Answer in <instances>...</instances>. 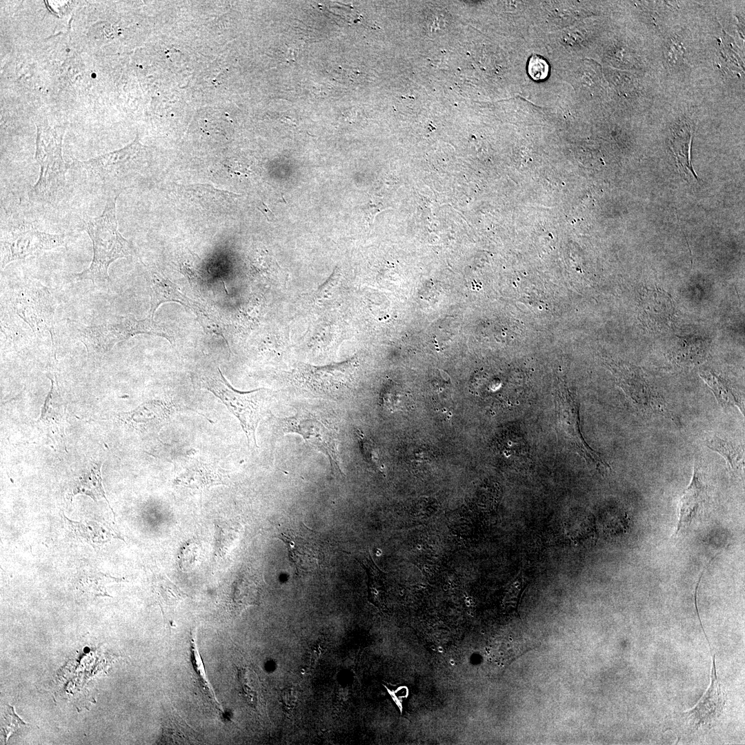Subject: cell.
<instances>
[{
	"label": "cell",
	"instance_id": "6da1fadb",
	"mask_svg": "<svg viewBox=\"0 0 745 745\" xmlns=\"http://www.w3.org/2000/svg\"><path fill=\"white\" fill-rule=\"evenodd\" d=\"M117 197H108L102 214L83 219V228L90 237L93 257L90 266L75 275L79 280H90L94 284H102L110 280L108 268L119 258L135 255L130 241L118 230L116 217Z\"/></svg>",
	"mask_w": 745,
	"mask_h": 745
},
{
	"label": "cell",
	"instance_id": "7a4b0ae2",
	"mask_svg": "<svg viewBox=\"0 0 745 745\" xmlns=\"http://www.w3.org/2000/svg\"><path fill=\"white\" fill-rule=\"evenodd\" d=\"M74 337L86 347L89 357H101L116 344L138 334L156 335L174 342V337L162 324L150 316L138 320L130 314L112 316L99 324L84 326L76 324Z\"/></svg>",
	"mask_w": 745,
	"mask_h": 745
},
{
	"label": "cell",
	"instance_id": "3957f363",
	"mask_svg": "<svg viewBox=\"0 0 745 745\" xmlns=\"http://www.w3.org/2000/svg\"><path fill=\"white\" fill-rule=\"evenodd\" d=\"M275 419L281 434L300 435L309 446L328 458L333 476L344 475L338 450L339 428L330 415L316 408L301 407L291 417Z\"/></svg>",
	"mask_w": 745,
	"mask_h": 745
},
{
	"label": "cell",
	"instance_id": "277c9868",
	"mask_svg": "<svg viewBox=\"0 0 745 745\" xmlns=\"http://www.w3.org/2000/svg\"><path fill=\"white\" fill-rule=\"evenodd\" d=\"M63 129L37 125L35 159L40 171L37 181L28 193L30 200L52 203L62 196L66 185V175L70 166L61 155Z\"/></svg>",
	"mask_w": 745,
	"mask_h": 745
},
{
	"label": "cell",
	"instance_id": "5b68a950",
	"mask_svg": "<svg viewBox=\"0 0 745 745\" xmlns=\"http://www.w3.org/2000/svg\"><path fill=\"white\" fill-rule=\"evenodd\" d=\"M201 386L213 393L239 421L250 448L257 447L255 430L270 404L268 391L259 388L250 392L234 389L219 368L203 374Z\"/></svg>",
	"mask_w": 745,
	"mask_h": 745
},
{
	"label": "cell",
	"instance_id": "8992f818",
	"mask_svg": "<svg viewBox=\"0 0 745 745\" xmlns=\"http://www.w3.org/2000/svg\"><path fill=\"white\" fill-rule=\"evenodd\" d=\"M140 146L134 143L122 150L87 160H74L70 165L84 175L88 187L109 197H117L124 179L141 168Z\"/></svg>",
	"mask_w": 745,
	"mask_h": 745
},
{
	"label": "cell",
	"instance_id": "52a82bcc",
	"mask_svg": "<svg viewBox=\"0 0 745 745\" xmlns=\"http://www.w3.org/2000/svg\"><path fill=\"white\" fill-rule=\"evenodd\" d=\"M9 301L14 312L30 327L36 337L43 338L48 335L54 345L57 304L47 287L37 281H26L14 288Z\"/></svg>",
	"mask_w": 745,
	"mask_h": 745
},
{
	"label": "cell",
	"instance_id": "ba28073f",
	"mask_svg": "<svg viewBox=\"0 0 745 745\" xmlns=\"http://www.w3.org/2000/svg\"><path fill=\"white\" fill-rule=\"evenodd\" d=\"M617 384L622 389L630 404L637 413L648 417H661L675 423L678 419L663 397L652 387L643 372L627 363L608 364Z\"/></svg>",
	"mask_w": 745,
	"mask_h": 745
},
{
	"label": "cell",
	"instance_id": "9c48e42d",
	"mask_svg": "<svg viewBox=\"0 0 745 745\" xmlns=\"http://www.w3.org/2000/svg\"><path fill=\"white\" fill-rule=\"evenodd\" d=\"M63 244V235L39 230L30 223L17 221L8 224L1 228V268L3 270L13 261Z\"/></svg>",
	"mask_w": 745,
	"mask_h": 745
},
{
	"label": "cell",
	"instance_id": "30bf717a",
	"mask_svg": "<svg viewBox=\"0 0 745 745\" xmlns=\"http://www.w3.org/2000/svg\"><path fill=\"white\" fill-rule=\"evenodd\" d=\"M557 424L564 441L601 474L610 470V466L585 441L580 429L579 409L573 397L561 390L556 399Z\"/></svg>",
	"mask_w": 745,
	"mask_h": 745
},
{
	"label": "cell",
	"instance_id": "8fae6325",
	"mask_svg": "<svg viewBox=\"0 0 745 745\" xmlns=\"http://www.w3.org/2000/svg\"><path fill=\"white\" fill-rule=\"evenodd\" d=\"M356 367L352 359L322 367L301 365L296 369L294 377L299 385L313 393L337 395L352 384Z\"/></svg>",
	"mask_w": 745,
	"mask_h": 745
},
{
	"label": "cell",
	"instance_id": "7c38bea8",
	"mask_svg": "<svg viewBox=\"0 0 745 745\" xmlns=\"http://www.w3.org/2000/svg\"><path fill=\"white\" fill-rule=\"evenodd\" d=\"M277 537L287 547L296 575L319 568L324 558V546L316 532L301 523L297 529L281 532Z\"/></svg>",
	"mask_w": 745,
	"mask_h": 745
},
{
	"label": "cell",
	"instance_id": "4fadbf2b",
	"mask_svg": "<svg viewBox=\"0 0 745 745\" xmlns=\"http://www.w3.org/2000/svg\"><path fill=\"white\" fill-rule=\"evenodd\" d=\"M726 695L722 690L718 680L715 655L713 656L710 687L702 696L697 704L682 715V719L686 728L695 731L700 727L708 726L719 716L726 702Z\"/></svg>",
	"mask_w": 745,
	"mask_h": 745
},
{
	"label": "cell",
	"instance_id": "5bb4252c",
	"mask_svg": "<svg viewBox=\"0 0 745 745\" xmlns=\"http://www.w3.org/2000/svg\"><path fill=\"white\" fill-rule=\"evenodd\" d=\"M175 412V406L172 401L153 399L124 413L121 420L130 429L143 433H152L166 425Z\"/></svg>",
	"mask_w": 745,
	"mask_h": 745
},
{
	"label": "cell",
	"instance_id": "9a60e30c",
	"mask_svg": "<svg viewBox=\"0 0 745 745\" xmlns=\"http://www.w3.org/2000/svg\"><path fill=\"white\" fill-rule=\"evenodd\" d=\"M175 485L195 492L226 484L225 471L213 462L195 458L187 462L174 479Z\"/></svg>",
	"mask_w": 745,
	"mask_h": 745
},
{
	"label": "cell",
	"instance_id": "2e32d148",
	"mask_svg": "<svg viewBox=\"0 0 745 745\" xmlns=\"http://www.w3.org/2000/svg\"><path fill=\"white\" fill-rule=\"evenodd\" d=\"M707 500V486L699 466L695 463L691 481L684 492L679 504L678 522L675 537L681 530L690 526L703 514Z\"/></svg>",
	"mask_w": 745,
	"mask_h": 745
},
{
	"label": "cell",
	"instance_id": "e0dca14e",
	"mask_svg": "<svg viewBox=\"0 0 745 745\" xmlns=\"http://www.w3.org/2000/svg\"><path fill=\"white\" fill-rule=\"evenodd\" d=\"M262 585L261 575L249 568L238 571L230 584V608L240 613L244 608L257 602Z\"/></svg>",
	"mask_w": 745,
	"mask_h": 745
},
{
	"label": "cell",
	"instance_id": "ac0fdd59",
	"mask_svg": "<svg viewBox=\"0 0 745 745\" xmlns=\"http://www.w3.org/2000/svg\"><path fill=\"white\" fill-rule=\"evenodd\" d=\"M640 307L642 319L653 330H665L673 321L674 307L665 293L648 290L642 299Z\"/></svg>",
	"mask_w": 745,
	"mask_h": 745
},
{
	"label": "cell",
	"instance_id": "d6986e66",
	"mask_svg": "<svg viewBox=\"0 0 745 745\" xmlns=\"http://www.w3.org/2000/svg\"><path fill=\"white\" fill-rule=\"evenodd\" d=\"M694 127L687 119H679L671 127L670 148L673 153L678 168L686 177H697L691 163V148Z\"/></svg>",
	"mask_w": 745,
	"mask_h": 745
},
{
	"label": "cell",
	"instance_id": "ffe728a7",
	"mask_svg": "<svg viewBox=\"0 0 745 745\" xmlns=\"http://www.w3.org/2000/svg\"><path fill=\"white\" fill-rule=\"evenodd\" d=\"M148 279L151 288L150 315L154 318L155 312L163 303L175 301L189 308L194 313L200 308L197 303L183 295L166 277L152 268L148 270Z\"/></svg>",
	"mask_w": 745,
	"mask_h": 745
},
{
	"label": "cell",
	"instance_id": "44dd1931",
	"mask_svg": "<svg viewBox=\"0 0 745 745\" xmlns=\"http://www.w3.org/2000/svg\"><path fill=\"white\" fill-rule=\"evenodd\" d=\"M51 388L46 399L41 409V415L37 424H39L40 428L46 431L48 436L54 440H63L64 426L63 404H56L59 399L58 384L55 380L50 378Z\"/></svg>",
	"mask_w": 745,
	"mask_h": 745
},
{
	"label": "cell",
	"instance_id": "7402d4cb",
	"mask_svg": "<svg viewBox=\"0 0 745 745\" xmlns=\"http://www.w3.org/2000/svg\"><path fill=\"white\" fill-rule=\"evenodd\" d=\"M700 376L708 385L722 407H737L744 415L743 397L730 384L710 370H703L700 372Z\"/></svg>",
	"mask_w": 745,
	"mask_h": 745
},
{
	"label": "cell",
	"instance_id": "603a6c76",
	"mask_svg": "<svg viewBox=\"0 0 745 745\" xmlns=\"http://www.w3.org/2000/svg\"><path fill=\"white\" fill-rule=\"evenodd\" d=\"M705 444L708 448L718 453L725 459L731 474L737 475L743 472L744 451L742 446L716 435L706 437Z\"/></svg>",
	"mask_w": 745,
	"mask_h": 745
},
{
	"label": "cell",
	"instance_id": "cb8c5ba5",
	"mask_svg": "<svg viewBox=\"0 0 745 745\" xmlns=\"http://www.w3.org/2000/svg\"><path fill=\"white\" fill-rule=\"evenodd\" d=\"M101 464L90 462L74 481L72 495L85 494L97 501L105 498L100 473Z\"/></svg>",
	"mask_w": 745,
	"mask_h": 745
},
{
	"label": "cell",
	"instance_id": "d4e9b609",
	"mask_svg": "<svg viewBox=\"0 0 745 745\" xmlns=\"http://www.w3.org/2000/svg\"><path fill=\"white\" fill-rule=\"evenodd\" d=\"M153 592L163 613L174 609L188 595L166 577H159L153 584Z\"/></svg>",
	"mask_w": 745,
	"mask_h": 745
},
{
	"label": "cell",
	"instance_id": "484cf974",
	"mask_svg": "<svg viewBox=\"0 0 745 745\" xmlns=\"http://www.w3.org/2000/svg\"><path fill=\"white\" fill-rule=\"evenodd\" d=\"M191 731L192 728L181 717L175 714L169 715L165 721L163 735L166 738V742L175 743L176 742L197 741L196 735Z\"/></svg>",
	"mask_w": 745,
	"mask_h": 745
},
{
	"label": "cell",
	"instance_id": "4316f807",
	"mask_svg": "<svg viewBox=\"0 0 745 745\" xmlns=\"http://www.w3.org/2000/svg\"><path fill=\"white\" fill-rule=\"evenodd\" d=\"M686 48L683 39L677 34L668 37L664 45V57L671 70L681 69L686 62Z\"/></svg>",
	"mask_w": 745,
	"mask_h": 745
},
{
	"label": "cell",
	"instance_id": "83f0119b",
	"mask_svg": "<svg viewBox=\"0 0 745 745\" xmlns=\"http://www.w3.org/2000/svg\"><path fill=\"white\" fill-rule=\"evenodd\" d=\"M182 191H183L187 196L191 197L193 199H198L199 201L204 200L205 202L208 199L211 202V200H215L216 202L219 200L222 201H230L231 199L239 196L237 194L216 189L211 185L208 184H194L188 185L182 187Z\"/></svg>",
	"mask_w": 745,
	"mask_h": 745
},
{
	"label": "cell",
	"instance_id": "f1b7e54d",
	"mask_svg": "<svg viewBox=\"0 0 745 745\" xmlns=\"http://www.w3.org/2000/svg\"><path fill=\"white\" fill-rule=\"evenodd\" d=\"M357 435L359 438L361 448L366 459L369 463L378 469L382 467L381 458L378 448L370 439L364 437L359 430H356Z\"/></svg>",
	"mask_w": 745,
	"mask_h": 745
},
{
	"label": "cell",
	"instance_id": "f546056e",
	"mask_svg": "<svg viewBox=\"0 0 745 745\" xmlns=\"http://www.w3.org/2000/svg\"><path fill=\"white\" fill-rule=\"evenodd\" d=\"M528 72L533 79L544 80L548 74V63L542 57L533 54L528 61Z\"/></svg>",
	"mask_w": 745,
	"mask_h": 745
},
{
	"label": "cell",
	"instance_id": "4dcf8cb0",
	"mask_svg": "<svg viewBox=\"0 0 745 745\" xmlns=\"http://www.w3.org/2000/svg\"><path fill=\"white\" fill-rule=\"evenodd\" d=\"M197 549H196L195 548H192L191 545L190 546H186L185 547H183V550L181 553V564H183V562H188L190 567V564H192L196 560V559L195 558L197 556Z\"/></svg>",
	"mask_w": 745,
	"mask_h": 745
},
{
	"label": "cell",
	"instance_id": "1f68e13d",
	"mask_svg": "<svg viewBox=\"0 0 745 745\" xmlns=\"http://www.w3.org/2000/svg\"><path fill=\"white\" fill-rule=\"evenodd\" d=\"M388 691L390 693V694L391 695V696L393 697L394 701L399 706V707L401 708V704H400L401 701H400V699L404 698V697H407V695H408V689H407V688L406 686H400L394 692H391L390 690H388Z\"/></svg>",
	"mask_w": 745,
	"mask_h": 745
},
{
	"label": "cell",
	"instance_id": "d6a6232c",
	"mask_svg": "<svg viewBox=\"0 0 745 745\" xmlns=\"http://www.w3.org/2000/svg\"><path fill=\"white\" fill-rule=\"evenodd\" d=\"M258 209L264 215L268 221H275L276 217L265 203L261 202V205L258 206Z\"/></svg>",
	"mask_w": 745,
	"mask_h": 745
}]
</instances>
